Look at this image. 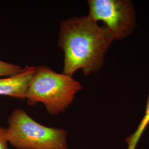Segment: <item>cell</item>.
I'll return each instance as SVG.
<instances>
[{
    "mask_svg": "<svg viewBox=\"0 0 149 149\" xmlns=\"http://www.w3.org/2000/svg\"><path fill=\"white\" fill-rule=\"evenodd\" d=\"M114 41L106 27L100 26L88 15L63 20L58 37L64 54L63 73L73 76L78 70L85 76L98 72Z\"/></svg>",
    "mask_w": 149,
    "mask_h": 149,
    "instance_id": "6da1fadb",
    "label": "cell"
},
{
    "mask_svg": "<svg viewBox=\"0 0 149 149\" xmlns=\"http://www.w3.org/2000/svg\"><path fill=\"white\" fill-rule=\"evenodd\" d=\"M82 88L72 76L58 73L47 66H38L29 84L26 100L30 106L41 103L49 114L57 116L68 109Z\"/></svg>",
    "mask_w": 149,
    "mask_h": 149,
    "instance_id": "7a4b0ae2",
    "label": "cell"
},
{
    "mask_svg": "<svg viewBox=\"0 0 149 149\" xmlns=\"http://www.w3.org/2000/svg\"><path fill=\"white\" fill-rule=\"evenodd\" d=\"M8 124V141L16 149H68L65 130L43 125L23 109L12 112Z\"/></svg>",
    "mask_w": 149,
    "mask_h": 149,
    "instance_id": "3957f363",
    "label": "cell"
},
{
    "mask_svg": "<svg viewBox=\"0 0 149 149\" xmlns=\"http://www.w3.org/2000/svg\"><path fill=\"white\" fill-rule=\"evenodd\" d=\"M88 16L103 22L114 40L130 36L136 27V11L130 0H88Z\"/></svg>",
    "mask_w": 149,
    "mask_h": 149,
    "instance_id": "277c9868",
    "label": "cell"
},
{
    "mask_svg": "<svg viewBox=\"0 0 149 149\" xmlns=\"http://www.w3.org/2000/svg\"><path fill=\"white\" fill-rule=\"evenodd\" d=\"M35 71L36 67L26 66L21 74L0 78V96L26 100L28 87Z\"/></svg>",
    "mask_w": 149,
    "mask_h": 149,
    "instance_id": "5b68a950",
    "label": "cell"
},
{
    "mask_svg": "<svg viewBox=\"0 0 149 149\" xmlns=\"http://www.w3.org/2000/svg\"><path fill=\"white\" fill-rule=\"evenodd\" d=\"M149 124V91L147 102L146 104L144 116L138 126L133 133L127 136L125 139V142L127 145V149H136L139 141L146 130Z\"/></svg>",
    "mask_w": 149,
    "mask_h": 149,
    "instance_id": "8992f818",
    "label": "cell"
},
{
    "mask_svg": "<svg viewBox=\"0 0 149 149\" xmlns=\"http://www.w3.org/2000/svg\"><path fill=\"white\" fill-rule=\"evenodd\" d=\"M24 68L16 65L7 63L0 59V78L15 76L21 74Z\"/></svg>",
    "mask_w": 149,
    "mask_h": 149,
    "instance_id": "52a82bcc",
    "label": "cell"
},
{
    "mask_svg": "<svg viewBox=\"0 0 149 149\" xmlns=\"http://www.w3.org/2000/svg\"><path fill=\"white\" fill-rule=\"evenodd\" d=\"M6 128L0 127V149H9Z\"/></svg>",
    "mask_w": 149,
    "mask_h": 149,
    "instance_id": "ba28073f",
    "label": "cell"
}]
</instances>
